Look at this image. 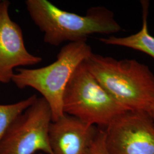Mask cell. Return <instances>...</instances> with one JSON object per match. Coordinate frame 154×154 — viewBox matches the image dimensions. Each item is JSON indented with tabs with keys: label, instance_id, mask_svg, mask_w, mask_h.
I'll return each mask as SVG.
<instances>
[{
	"label": "cell",
	"instance_id": "1",
	"mask_svg": "<svg viewBox=\"0 0 154 154\" xmlns=\"http://www.w3.org/2000/svg\"><path fill=\"white\" fill-rule=\"evenodd\" d=\"M25 5L34 24L44 34L47 44L86 42L95 33L111 34L121 30L114 14L104 6H93L84 16L63 11L48 0H26Z\"/></svg>",
	"mask_w": 154,
	"mask_h": 154
},
{
	"label": "cell",
	"instance_id": "2",
	"mask_svg": "<svg viewBox=\"0 0 154 154\" xmlns=\"http://www.w3.org/2000/svg\"><path fill=\"white\" fill-rule=\"evenodd\" d=\"M83 63L127 111L149 114L154 104V75L149 66L135 60H118L93 53Z\"/></svg>",
	"mask_w": 154,
	"mask_h": 154
},
{
	"label": "cell",
	"instance_id": "3",
	"mask_svg": "<svg viewBox=\"0 0 154 154\" xmlns=\"http://www.w3.org/2000/svg\"><path fill=\"white\" fill-rule=\"evenodd\" d=\"M86 42H70L62 48L57 60L38 69H17L11 81L20 89L31 88L42 95L49 106L52 121L64 115L63 97L67 83L82 62L91 54Z\"/></svg>",
	"mask_w": 154,
	"mask_h": 154
},
{
	"label": "cell",
	"instance_id": "4",
	"mask_svg": "<svg viewBox=\"0 0 154 154\" xmlns=\"http://www.w3.org/2000/svg\"><path fill=\"white\" fill-rule=\"evenodd\" d=\"M63 110L64 114L102 129L127 111L108 93L83 62L78 66L66 86Z\"/></svg>",
	"mask_w": 154,
	"mask_h": 154
},
{
	"label": "cell",
	"instance_id": "5",
	"mask_svg": "<svg viewBox=\"0 0 154 154\" xmlns=\"http://www.w3.org/2000/svg\"><path fill=\"white\" fill-rule=\"evenodd\" d=\"M52 121L49 106L42 97L13 122L0 144V154H54L49 139Z\"/></svg>",
	"mask_w": 154,
	"mask_h": 154
},
{
	"label": "cell",
	"instance_id": "6",
	"mask_svg": "<svg viewBox=\"0 0 154 154\" xmlns=\"http://www.w3.org/2000/svg\"><path fill=\"white\" fill-rule=\"evenodd\" d=\"M105 130L110 154H154V123L147 112L126 111Z\"/></svg>",
	"mask_w": 154,
	"mask_h": 154
},
{
	"label": "cell",
	"instance_id": "7",
	"mask_svg": "<svg viewBox=\"0 0 154 154\" xmlns=\"http://www.w3.org/2000/svg\"><path fill=\"white\" fill-rule=\"evenodd\" d=\"M11 2L0 0V83L11 82L14 69L34 66L41 63V57L31 54L26 49L22 29L11 18Z\"/></svg>",
	"mask_w": 154,
	"mask_h": 154
},
{
	"label": "cell",
	"instance_id": "8",
	"mask_svg": "<svg viewBox=\"0 0 154 154\" xmlns=\"http://www.w3.org/2000/svg\"><path fill=\"white\" fill-rule=\"evenodd\" d=\"M98 127L66 114L52 122L49 139L54 154H85Z\"/></svg>",
	"mask_w": 154,
	"mask_h": 154
},
{
	"label": "cell",
	"instance_id": "9",
	"mask_svg": "<svg viewBox=\"0 0 154 154\" xmlns=\"http://www.w3.org/2000/svg\"><path fill=\"white\" fill-rule=\"evenodd\" d=\"M143 13V22L141 29L135 34L124 37L110 36L107 38H100L102 43L109 45L126 47L143 52L154 59V37L149 33L147 24L149 13V1H141Z\"/></svg>",
	"mask_w": 154,
	"mask_h": 154
},
{
	"label": "cell",
	"instance_id": "10",
	"mask_svg": "<svg viewBox=\"0 0 154 154\" xmlns=\"http://www.w3.org/2000/svg\"><path fill=\"white\" fill-rule=\"evenodd\" d=\"M37 98L36 95H33L17 103L0 105V144L13 122L32 105Z\"/></svg>",
	"mask_w": 154,
	"mask_h": 154
},
{
	"label": "cell",
	"instance_id": "11",
	"mask_svg": "<svg viewBox=\"0 0 154 154\" xmlns=\"http://www.w3.org/2000/svg\"><path fill=\"white\" fill-rule=\"evenodd\" d=\"M105 129H98L88 145L85 154H110L106 146Z\"/></svg>",
	"mask_w": 154,
	"mask_h": 154
},
{
	"label": "cell",
	"instance_id": "12",
	"mask_svg": "<svg viewBox=\"0 0 154 154\" xmlns=\"http://www.w3.org/2000/svg\"><path fill=\"white\" fill-rule=\"evenodd\" d=\"M149 116H150V117L151 118L152 120L153 121L154 123V105L152 106V107L151 108L150 110H149Z\"/></svg>",
	"mask_w": 154,
	"mask_h": 154
},
{
	"label": "cell",
	"instance_id": "13",
	"mask_svg": "<svg viewBox=\"0 0 154 154\" xmlns=\"http://www.w3.org/2000/svg\"><path fill=\"white\" fill-rule=\"evenodd\" d=\"M42 154V153H37V154Z\"/></svg>",
	"mask_w": 154,
	"mask_h": 154
}]
</instances>
